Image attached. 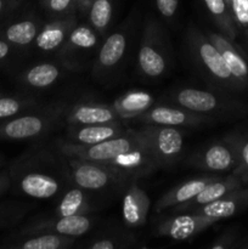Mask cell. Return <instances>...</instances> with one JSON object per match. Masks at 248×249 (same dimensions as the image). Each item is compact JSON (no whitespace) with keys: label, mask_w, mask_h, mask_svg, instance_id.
<instances>
[{"label":"cell","mask_w":248,"mask_h":249,"mask_svg":"<svg viewBox=\"0 0 248 249\" xmlns=\"http://www.w3.org/2000/svg\"><path fill=\"white\" fill-rule=\"evenodd\" d=\"M12 48H14V46H12L9 41H6L5 39H2L1 36H0V62H2V61H5L6 58L10 57V55H11L12 53Z\"/></svg>","instance_id":"obj_39"},{"label":"cell","mask_w":248,"mask_h":249,"mask_svg":"<svg viewBox=\"0 0 248 249\" xmlns=\"http://www.w3.org/2000/svg\"><path fill=\"white\" fill-rule=\"evenodd\" d=\"M187 45L202 74L208 78L219 90L229 92L247 90L233 77L215 45L198 29H190L187 34Z\"/></svg>","instance_id":"obj_4"},{"label":"cell","mask_w":248,"mask_h":249,"mask_svg":"<svg viewBox=\"0 0 248 249\" xmlns=\"http://www.w3.org/2000/svg\"><path fill=\"white\" fill-rule=\"evenodd\" d=\"M11 186L34 199H50L62 195L72 184L67 160L49 150L28 151L10 168Z\"/></svg>","instance_id":"obj_1"},{"label":"cell","mask_w":248,"mask_h":249,"mask_svg":"<svg viewBox=\"0 0 248 249\" xmlns=\"http://www.w3.org/2000/svg\"><path fill=\"white\" fill-rule=\"evenodd\" d=\"M106 164L119 170L131 180L147 177V175L152 174L155 170H157L158 168H160L157 158L155 157L152 151L148 148L145 141L136 147L131 148L128 152L117 156L116 158L109 160Z\"/></svg>","instance_id":"obj_12"},{"label":"cell","mask_w":248,"mask_h":249,"mask_svg":"<svg viewBox=\"0 0 248 249\" xmlns=\"http://www.w3.org/2000/svg\"><path fill=\"white\" fill-rule=\"evenodd\" d=\"M114 0H92L88 10V17L92 28L99 34L108 29L113 14Z\"/></svg>","instance_id":"obj_30"},{"label":"cell","mask_w":248,"mask_h":249,"mask_svg":"<svg viewBox=\"0 0 248 249\" xmlns=\"http://www.w3.org/2000/svg\"><path fill=\"white\" fill-rule=\"evenodd\" d=\"M126 46H128V39L124 32L118 31L111 34L100 49L94 73L101 75L111 72L124 57Z\"/></svg>","instance_id":"obj_23"},{"label":"cell","mask_w":248,"mask_h":249,"mask_svg":"<svg viewBox=\"0 0 248 249\" xmlns=\"http://www.w3.org/2000/svg\"><path fill=\"white\" fill-rule=\"evenodd\" d=\"M5 213H6V211H5V209H1V208H0V223H1V221L4 220V218H5Z\"/></svg>","instance_id":"obj_43"},{"label":"cell","mask_w":248,"mask_h":249,"mask_svg":"<svg viewBox=\"0 0 248 249\" xmlns=\"http://www.w3.org/2000/svg\"><path fill=\"white\" fill-rule=\"evenodd\" d=\"M65 119L68 125H88L122 121L112 105L96 101H80L70 106Z\"/></svg>","instance_id":"obj_15"},{"label":"cell","mask_w":248,"mask_h":249,"mask_svg":"<svg viewBox=\"0 0 248 249\" xmlns=\"http://www.w3.org/2000/svg\"><path fill=\"white\" fill-rule=\"evenodd\" d=\"M240 187H243L242 181H241L240 178L236 177L232 173H229L225 177L216 175L211 182H208L204 186V189L196 197L190 199L186 203L177 207L175 209H173V212H175V213H182V212L191 213L195 209L206 206L208 203H212V202L216 201V199L228 195L229 192L233 191L236 189H240Z\"/></svg>","instance_id":"obj_16"},{"label":"cell","mask_w":248,"mask_h":249,"mask_svg":"<svg viewBox=\"0 0 248 249\" xmlns=\"http://www.w3.org/2000/svg\"><path fill=\"white\" fill-rule=\"evenodd\" d=\"M146 145L157 158L160 168L175 164L185 145V131L177 126L143 124L139 129Z\"/></svg>","instance_id":"obj_8"},{"label":"cell","mask_w":248,"mask_h":249,"mask_svg":"<svg viewBox=\"0 0 248 249\" xmlns=\"http://www.w3.org/2000/svg\"><path fill=\"white\" fill-rule=\"evenodd\" d=\"M246 33H247V36H248V29H247V31H246Z\"/></svg>","instance_id":"obj_46"},{"label":"cell","mask_w":248,"mask_h":249,"mask_svg":"<svg viewBox=\"0 0 248 249\" xmlns=\"http://www.w3.org/2000/svg\"><path fill=\"white\" fill-rule=\"evenodd\" d=\"M11 187V175L10 170H1L0 172V196Z\"/></svg>","instance_id":"obj_38"},{"label":"cell","mask_w":248,"mask_h":249,"mask_svg":"<svg viewBox=\"0 0 248 249\" xmlns=\"http://www.w3.org/2000/svg\"><path fill=\"white\" fill-rule=\"evenodd\" d=\"M92 212L91 202L85 190L80 187L70 186L62 195L55 208L56 216L88 215Z\"/></svg>","instance_id":"obj_27"},{"label":"cell","mask_w":248,"mask_h":249,"mask_svg":"<svg viewBox=\"0 0 248 249\" xmlns=\"http://www.w3.org/2000/svg\"><path fill=\"white\" fill-rule=\"evenodd\" d=\"M248 208V186L240 187L229 192L221 198L195 209L191 213L201 214L216 221L231 218Z\"/></svg>","instance_id":"obj_17"},{"label":"cell","mask_w":248,"mask_h":249,"mask_svg":"<svg viewBox=\"0 0 248 249\" xmlns=\"http://www.w3.org/2000/svg\"><path fill=\"white\" fill-rule=\"evenodd\" d=\"M232 174L238 177L243 186H248V138L245 136L240 146V160Z\"/></svg>","instance_id":"obj_35"},{"label":"cell","mask_w":248,"mask_h":249,"mask_svg":"<svg viewBox=\"0 0 248 249\" xmlns=\"http://www.w3.org/2000/svg\"><path fill=\"white\" fill-rule=\"evenodd\" d=\"M177 106L212 118H241L248 114V104L229 94L181 88L169 95Z\"/></svg>","instance_id":"obj_3"},{"label":"cell","mask_w":248,"mask_h":249,"mask_svg":"<svg viewBox=\"0 0 248 249\" xmlns=\"http://www.w3.org/2000/svg\"><path fill=\"white\" fill-rule=\"evenodd\" d=\"M155 4L160 16L167 19H172L177 15L179 0H155Z\"/></svg>","instance_id":"obj_37"},{"label":"cell","mask_w":248,"mask_h":249,"mask_svg":"<svg viewBox=\"0 0 248 249\" xmlns=\"http://www.w3.org/2000/svg\"><path fill=\"white\" fill-rule=\"evenodd\" d=\"M136 237L130 232L104 233L87 245L89 249H123L133 247Z\"/></svg>","instance_id":"obj_32"},{"label":"cell","mask_w":248,"mask_h":249,"mask_svg":"<svg viewBox=\"0 0 248 249\" xmlns=\"http://www.w3.org/2000/svg\"><path fill=\"white\" fill-rule=\"evenodd\" d=\"M216 175H207V177L196 178V179L187 180V181L182 182V184L177 185L174 189L169 190L165 192L162 197L156 203V212L160 213V212L168 211V209H175L177 207L181 206V204L186 203L190 199L196 197L202 190L204 189L208 182L215 178Z\"/></svg>","instance_id":"obj_22"},{"label":"cell","mask_w":248,"mask_h":249,"mask_svg":"<svg viewBox=\"0 0 248 249\" xmlns=\"http://www.w3.org/2000/svg\"><path fill=\"white\" fill-rule=\"evenodd\" d=\"M99 33L88 24H77L68 36L67 40L60 49L61 55H72L79 51H88L96 48Z\"/></svg>","instance_id":"obj_28"},{"label":"cell","mask_w":248,"mask_h":249,"mask_svg":"<svg viewBox=\"0 0 248 249\" xmlns=\"http://www.w3.org/2000/svg\"><path fill=\"white\" fill-rule=\"evenodd\" d=\"M142 142L143 139L138 129V130H126L117 138H112L94 145H77L70 141L61 140L55 143V148L66 157L106 164L117 156L128 152Z\"/></svg>","instance_id":"obj_5"},{"label":"cell","mask_w":248,"mask_h":249,"mask_svg":"<svg viewBox=\"0 0 248 249\" xmlns=\"http://www.w3.org/2000/svg\"><path fill=\"white\" fill-rule=\"evenodd\" d=\"M77 237L56 233H36V235L12 236L2 243L7 249H68L75 245Z\"/></svg>","instance_id":"obj_21"},{"label":"cell","mask_w":248,"mask_h":249,"mask_svg":"<svg viewBox=\"0 0 248 249\" xmlns=\"http://www.w3.org/2000/svg\"><path fill=\"white\" fill-rule=\"evenodd\" d=\"M68 107L67 101H58L0 121V140L28 141L45 136L65 118Z\"/></svg>","instance_id":"obj_2"},{"label":"cell","mask_w":248,"mask_h":249,"mask_svg":"<svg viewBox=\"0 0 248 249\" xmlns=\"http://www.w3.org/2000/svg\"><path fill=\"white\" fill-rule=\"evenodd\" d=\"M75 26H77V19L73 15L57 17L41 27L34 40V45L44 53L60 50Z\"/></svg>","instance_id":"obj_19"},{"label":"cell","mask_w":248,"mask_h":249,"mask_svg":"<svg viewBox=\"0 0 248 249\" xmlns=\"http://www.w3.org/2000/svg\"><path fill=\"white\" fill-rule=\"evenodd\" d=\"M215 223L218 221L201 214H181L160 221L156 229V235L174 241H186L203 232Z\"/></svg>","instance_id":"obj_13"},{"label":"cell","mask_w":248,"mask_h":249,"mask_svg":"<svg viewBox=\"0 0 248 249\" xmlns=\"http://www.w3.org/2000/svg\"><path fill=\"white\" fill-rule=\"evenodd\" d=\"M41 26L34 18H22L11 22L0 29V36L12 46L27 48L34 43Z\"/></svg>","instance_id":"obj_25"},{"label":"cell","mask_w":248,"mask_h":249,"mask_svg":"<svg viewBox=\"0 0 248 249\" xmlns=\"http://www.w3.org/2000/svg\"><path fill=\"white\" fill-rule=\"evenodd\" d=\"M240 233L237 230H228L221 233L211 245L212 249H233L241 247Z\"/></svg>","instance_id":"obj_36"},{"label":"cell","mask_w":248,"mask_h":249,"mask_svg":"<svg viewBox=\"0 0 248 249\" xmlns=\"http://www.w3.org/2000/svg\"><path fill=\"white\" fill-rule=\"evenodd\" d=\"M38 106L34 97L19 95H0V121L31 111Z\"/></svg>","instance_id":"obj_31"},{"label":"cell","mask_w":248,"mask_h":249,"mask_svg":"<svg viewBox=\"0 0 248 249\" xmlns=\"http://www.w3.org/2000/svg\"><path fill=\"white\" fill-rule=\"evenodd\" d=\"M152 106H155V97L140 90L125 92L112 104L121 119H136Z\"/></svg>","instance_id":"obj_24"},{"label":"cell","mask_w":248,"mask_h":249,"mask_svg":"<svg viewBox=\"0 0 248 249\" xmlns=\"http://www.w3.org/2000/svg\"><path fill=\"white\" fill-rule=\"evenodd\" d=\"M225 1H226V4L229 5V7H230L231 6V0H225ZM230 9H231V7H230Z\"/></svg>","instance_id":"obj_45"},{"label":"cell","mask_w":248,"mask_h":249,"mask_svg":"<svg viewBox=\"0 0 248 249\" xmlns=\"http://www.w3.org/2000/svg\"><path fill=\"white\" fill-rule=\"evenodd\" d=\"M209 16L216 24L218 29L223 36L230 40H235L238 28L233 21L232 12L225 0H203Z\"/></svg>","instance_id":"obj_29"},{"label":"cell","mask_w":248,"mask_h":249,"mask_svg":"<svg viewBox=\"0 0 248 249\" xmlns=\"http://www.w3.org/2000/svg\"><path fill=\"white\" fill-rule=\"evenodd\" d=\"M245 135L233 133L212 143L195 157L194 164L213 174H229L236 169L240 160V146Z\"/></svg>","instance_id":"obj_9"},{"label":"cell","mask_w":248,"mask_h":249,"mask_svg":"<svg viewBox=\"0 0 248 249\" xmlns=\"http://www.w3.org/2000/svg\"><path fill=\"white\" fill-rule=\"evenodd\" d=\"M142 124H155V125L177 126V128H196L211 123L214 118L204 114L195 113L186 108L177 106H152L145 113L136 118Z\"/></svg>","instance_id":"obj_11"},{"label":"cell","mask_w":248,"mask_h":249,"mask_svg":"<svg viewBox=\"0 0 248 249\" xmlns=\"http://www.w3.org/2000/svg\"><path fill=\"white\" fill-rule=\"evenodd\" d=\"M231 12L237 28L248 29V0H231Z\"/></svg>","instance_id":"obj_34"},{"label":"cell","mask_w":248,"mask_h":249,"mask_svg":"<svg viewBox=\"0 0 248 249\" xmlns=\"http://www.w3.org/2000/svg\"><path fill=\"white\" fill-rule=\"evenodd\" d=\"M92 0H78V10L80 12H88Z\"/></svg>","instance_id":"obj_40"},{"label":"cell","mask_w":248,"mask_h":249,"mask_svg":"<svg viewBox=\"0 0 248 249\" xmlns=\"http://www.w3.org/2000/svg\"><path fill=\"white\" fill-rule=\"evenodd\" d=\"M43 6L50 15L63 17L72 15L78 9V0H41Z\"/></svg>","instance_id":"obj_33"},{"label":"cell","mask_w":248,"mask_h":249,"mask_svg":"<svg viewBox=\"0 0 248 249\" xmlns=\"http://www.w3.org/2000/svg\"><path fill=\"white\" fill-rule=\"evenodd\" d=\"M209 40L215 45L219 53L223 56L226 66L232 73L233 77L248 89V62L245 55L240 51V49L233 44L232 40L226 38L221 33L215 32H208L207 33Z\"/></svg>","instance_id":"obj_20"},{"label":"cell","mask_w":248,"mask_h":249,"mask_svg":"<svg viewBox=\"0 0 248 249\" xmlns=\"http://www.w3.org/2000/svg\"><path fill=\"white\" fill-rule=\"evenodd\" d=\"M150 207L151 199L147 192L139 185L138 179L131 180L122 199V218L124 224L130 229L145 225Z\"/></svg>","instance_id":"obj_14"},{"label":"cell","mask_w":248,"mask_h":249,"mask_svg":"<svg viewBox=\"0 0 248 249\" xmlns=\"http://www.w3.org/2000/svg\"><path fill=\"white\" fill-rule=\"evenodd\" d=\"M66 160L72 184L85 191H102L131 181L126 175L108 164L72 157H66Z\"/></svg>","instance_id":"obj_6"},{"label":"cell","mask_w":248,"mask_h":249,"mask_svg":"<svg viewBox=\"0 0 248 249\" xmlns=\"http://www.w3.org/2000/svg\"><path fill=\"white\" fill-rule=\"evenodd\" d=\"M5 9H7L6 1H5V0H0V16L2 15V12H4Z\"/></svg>","instance_id":"obj_42"},{"label":"cell","mask_w":248,"mask_h":249,"mask_svg":"<svg viewBox=\"0 0 248 249\" xmlns=\"http://www.w3.org/2000/svg\"><path fill=\"white\" fill-rule=\"evenodd\" d=\"M168 46L160 24L147 21L138 53L139 70L147 78L162 77L168 68Z\"/></svg>","instance_id":"obj_7"},{"label":"cell","mask_w":248,"mask_h":249,"mask_svg":"<svg viewBox=\"0 0 248 249\" xmlns=\"http://www.w3.org/2000/svg\"><path fill=\"white\" fill-rule=\"evenodd\" d=\"M95 219L89 215L56 216L53 219L32 221L19 229L14 236L36 235V233H56V235L79 237L91 230Z\"/></svg>","instance_id":"obj_10"},{"label":"cell","mask_w":248,"mask_h":249,"mask_svg":"<svg viewBox=\"0 0 248 249\" xmlns=\"http://www.w3.org/2000/svg\"><path fill=\"white\" fill-rule=\"evenodd\" d=\"M63 71L57 63H38L19 74L18 79L24 87L32 89H45L55 84L62 75Z\"/></svg>","instance_id":"obj_26"},{"label":"cell","mask_w":248,"mask_h":249,"mask_svg":"<svg viewBox=\"0 0 248 249\" xmlns=\"http://www.w3.org/2000/svg\"><path fill=\"white\" fill-rule=\"evenodd\" d=\"M5 1H6L7 9H15L22 0H5Z\"/></svg>","instance_id":"obj_41"},{"label":"cell","mask_w":248,"mask_h":249,"mask_svg":"<svg viewBox=\"0 0 248 249\" xmlns=\"http://www.w3.org/2000/svg\"><path fill=\"white\" fill-rule=\"evenodd\" d=\"M2 164H4V157H2V156L0 155V167H1Z\"/></svg>","instance_id":"obj_44"},{"label":"cell","mask_w":248,"mask_h":249,"mask_svg":"<svg viewBox=\"0 0 248 249\" xmlns=\"http://www.w3.org/2000/svg\"><path fill=\"white\" fill-rule=\"evenodd\" d=\"M126 130L128 129L121 123V121L88 125H68L66 141L77 145H94L112 138H117Z\"/></svg>","instance_id":"obj_18"}]
</instances>
